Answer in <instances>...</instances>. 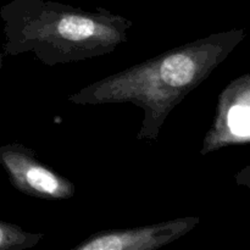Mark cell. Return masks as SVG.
<instances>
[{
  "mask_svg": "<svg viewBox=\"0 0 250 250\" xmlns=\"http://www.w3.org/2000/svg\"><path fill=\"white\" fill-rule=\"evenodd\" d=\"M244 28L212 33L112 73L67 97L76 105L131 104L143 111L136 139L153 144L176 106L246 39Z\"/></svg>",
  "mask_w": 250,
  "mask_h": 250,
  "instance_id": "1",
  "label": "cell"
},
{
  "mask_svg": "<svg viewBox=\"0 0 250 250\" xmlns=\"http://www.w3.org/2000/svg\"><path fill=\"white\" fill-rule=\"evenodd\" d=\"M6 55L32 53L46 66L100 58L127 43L133 22L105 7L12 0L0 10Z\"/></svg>",
  "mask_w": 250,
  "mask_h": 250,
  "instance_id": "2",
  "label": "cell"
},
{
  "mask_svg": "<svg viewBox=\"0 0 250 250\" xmlns=\"http://www.w3.org/2000/svg\"><path fill=\"white\" fill-rule=\"evenodd\" d=\"M0 165L15 189L41 200H68L76 186L67 177L44 164L36 151L21 143L0 146Z\"/></svg>",
  "mask_w": 250,
  "mask_h": 250,
  "instance_id": "3",
  "label": "cell"
},
{
  "mask_svg": "<svg viewBox=\"0 0 250 250\" xmlns=\"http://www.w3.org/2000/svg\"><path fill=\"white\" fill-rule=\"evenodd\" d=\"M243 144H250V73L234 78L220 93L200 154L205 156L226 146Z\"/></svg>",
  "mask_w": 250,
  "mask_h": 250,
  "instance_id": "4",
  "label": "cell"
},
{
  "mask_svg": "<svg viewBox=\"0 0 250 250\" xmlns=\"http://www.w3.org/2000/svg\"><path fill=\"white\" fill-rule=\"evenodd\" d=\"M199 222V217L188 216L134 229H106L92 234L72 250H156L182 238Z\"/></svg>",
  "mask_w": 250,
  "mask_h": 250,
  "instance_id": "5",
  "label": "cell"
},
{
  "mask_svg": "<svg viewBox=\"0 0 250 250\" xmlns=\"http://www.w3.org/2000/svg\"><path fill=\"white\" fill-rule=\"evenodd\" d=\"M44 238L43 233L26 231L16 225L0 221V250H24L36 247Z\"/></svg>",
  "mask_w": 250,
  "mask_h": 250,
  "instance_id": "6",
  "label": "cell"
},
{
  "mask_svg": "<svg viewBox=\"0 0 250 250\" xmlns=\"http://www.w3.org/2000/svg\"><path fill=\"white\" fill-rule=\"evenodd\" d=\"M234 181L239 187H246L250 189V164L244 166L242 170L234 175Z\"/></svg>",
  "mask_w": 250,
  "mask_h": 250,
  "instance_id": "7",
  "label": "cell"
},
{
  "mask_svg": "<svg viewBox=\"0 0 250 250\" xmlns=\"http://www.w3.org/2000/svg\"><path fill=\"white\" fill-rule=\"evenodd\" d=\"M2 66V54H0V68Z\"/></svg>",
  "mask_w": 250,
  "mask_h": 250,
  "instance_id": "8",
  "label": "cell"
}]
</instances>
